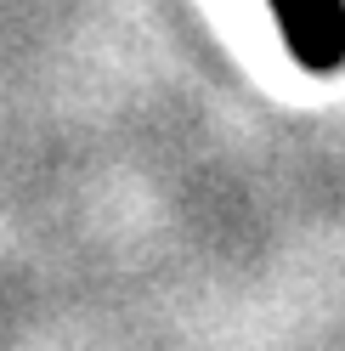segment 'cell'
I'll use <instances>...</instances> for the list:
<instances>
[{
    "instance_id": "obj_1",
    "label": "cell",
    "mask_w": 345,
    "mask_h": 351,
    "mask_svg": "<svg viewBox=\"0 0 345 351\" xmlns=\"http://www.w3.org/2000/svg\"><path fill=\"white\" fill-rule=\"evenodd\" d=\"M289 57L306 74L345 69V0H266Z\"/></svg>"
}]
</instances>
